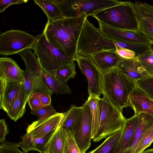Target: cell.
I'll return each instance as SVG.
<instances>
[{"mask_svg": "<svg viewBox=\"0 0 153 153\" xmlns=\"http://www.w3.org/2000/svg\"><path fill=\"white\" fill-rule=\"evenodd\" d=\"M87 17L85 14L77 17L48 21L43 33L52 45L74 61L77 56L79 38Z\"/></svg>", "mask_w": 153, "mask_h": 153, "instance_id": "obj_1", "label": "cell"}, {"mask_svg": "<svg viewBox=\"0 0 153 153\" xmlns=\"http://www.w3.org/2000/svg\"><path fill=\"white\" fill-rule=\"evenodd\" d=\"M136 86L135 82L122 74L117 68L102 73V94L122 112L124 108L130 106V96Z\"/></svg>", "mask_w": 153, "mask_h": 153, "instance_id": "obj_2", "label": "cell"}, {"mask_svg": "<svg viewBox=\"0 0 153 153\" xmlns=\"http://www.w3.org/2000/svg\"><path fill=\"white\" fill-rule=\"evenodd\" d=\"M92 16L98 21L112 27L140 33L134 3L132 2L123 1Z\"/></svg>", "mask_w": 153, "mask_h": 153, "instance_id": "obj_3", "label": "cell"}, {"mask_svg": "<svg viewBox=\"0 0 153 153\" xmlns=\"http://www.w3.org/2000/svg\"><path fill=\"white\" fill-rule=\"evenodd\" d=\"M120 41L104 35L86 19L78 40L77 56H91L101 52L120 48Z\"/></svg>", "mask_w": 153, "mask_h": 153, "instance_id": "obj_4", "label": "cell"}, {"mask_svg": "<svg viewBox=\"0 0 153 153\" xmlns=\"http://www.w3.org/2000/svg\"><path fill=\"white\" fill-rule=\"evenodd\" d=\"M99 104L98 126L96 134L92 139L95 142L122 130L126 120L122 112L114 106L105 97L99 98Z\"/></svg>", "mask_w": 153, "mask_h": 153, "instance_id": "obj_5", "label": "cell"}, {"mask_svg": "<svg viewBox=\"0 0 153 153\" xmlns=\"http://www.w3.org/2000/svg\"><path fill=\"white\" fill-rule=\"evenodd\" d=\"M36 36L37 41L32 49L41 66L45 70L52 73L74 62L52 45L43 33Z\"/></svg>", "mask_w": 153, "mask_h": 153, "instance_id": "obj_6", "label": "cell"}, {"mask_svg": "<svg viewBox=\"0 0 153 153\" xmlns=\"http://www.w3.org/2000/svg\"><path fill=\"white\" fill-rule=\"evenodd\" d=\"M64 18L88 16L123 1L116 0H56Z\"/></svg>", "mask_w": 153, "mask_h": 153, "instance_id": "obj_7", "label": "cell"}, {"mask_svg": "<svg viewBox=\"0 0 153 153\" xmlns=\"http://www.w3.org/2000/svg\"><path fill=\"white\" fill-rule=\"evenodd\" d=\"M37 37L18 30L7 31L0 35V54L13 55L28 49H32Z\"/></svg>", "mask_w": 153, "mask_h": 153, "instance_id": "obj_8", "label": "cell"}, {"mask_svg": "<svg viewBox=\"0 0 153 153\" xmlns=\"http://www.w3.org/2000/svg\"><path fill=\"white\" fill-rule=\"evenodd\" d=\"M24 62L26 66L24 71L25 104L33 93L41 92L51 95L53 94V92L44 81L42 74V67L37 58L34 56H30L26 58Z\"/></svg>", "mask_w": 153, "mask_h": 153, "instance_id": "obj_9", "label": "cell"}, {"mask_svg": "<svg viewBox=\"0 0 153 153\" xmlns=\"http://www.w3.org/2000/svg\"><path fill=\"white\" fill-rule=\"evenodd\" d=\"M82 107L74 136L81 153H85L91 146L92 139V119L91 109L87 101Z\"/></svg>", "mask_w": 153, "mask_h": 153, "instance_id": "obj_10", "label": "cell"}, {"mask_svg": "<svg viewBox=\"0 0 153 153\" xmlns=\"http://www.w3.org/2000/svg\"><path fill=\"white\" fill-rule=\"evenodd\" d=\"M76 61L82 72L87 79L89 96L100 98L102 93L101 84L102 73L90 56H77Z\"/></svg>", "mask_w": 153, "mask_h": 153, "instance_id": "obj_11", "label": "cell"}, {"mask_svg": "<svg viewBox=\"0 0 153 153\" xmlns=\"http://www.w3.org/2000/svg\"><path fill=\"white\" fill-rule=\"evenodd\" d=\"M99 29L105 36L114 40L136 44L152 45L153 42L142 33L121 30L99 22Z\"/></svg>", "mask_w": 153, "mask_h": 153, "instance_id": "obj_12", "label": "cell"}, {"mask_svg": "<svg viewBox=\"0 0 153 153\" xmlns=\"http://www.w3.org/2000/svg\"><path fill=\"white\" fill-rule=\"evenodd\" d=\"M134 5L140 33L153 42V6L137 1L135 2Z\"/></svg>", "mask_w": 153, "mask_h": 153, "instance_id": "obj_13", "label": "cell"}, {"mask_svg": "<svg viewBox=\"0 0 153 153\" xmlns=\"http://www.w3.org/2000/svg\"><path fill=\"white\" fill-rule=\"evenodd\" d=\"M64 114V113L57 112L44 120L34 121L28 125L26 133L34 138L44 137L57 128Z\"/></svg>", "mask_w": 153, "mask_h": 153, "instance_id": "obj_14", "label": "cell"}, {"mask_svg": "<svg viewBox=\"0 0 153 153\" xmlns=\"http://www.w3.org/2000/svg\"><path fill=\"white\" fill-rule=\"evenodd\" d=\"M117 68L122 74L135 82L150 76L143 68L136 56L132 58H122Z\"/></svg>", "mask_w": 153, "mask_h": 153, "instance_id": "obj_15", "label": "cell"}, {"mask_svg": "<svg viewBox=\"0 0 153 153\" xmlns=\"http://www.w3.org/2000/svg\"><path fill=\"white\" fill-rule=\"evenodd\" d=\"M24 84L0 78V108L6 112L19 93Z\"/></svg>", "mask_w": 153, "mask_h": 153, "instance_id": "obj_16", "label": "cell"}, {"mask_svg": "<svg viewBox=\"0 0 153 153\" xmlns=\"http://www.w3.org/2000/svg\"><path fill=\"white\" fill-rule=\"evenodd\" d=\"M129 102L134 114L144 113L153 116V100L137 85L130 96Z\"/></svg>", "mask_w": 153, "mask_h": 153, "instance_id": "obj_17", "label": "cell"}, {"mask_svg": "<svg viewBox=\"0 0 153 153\" xmlns=\"http://www.w3.org/2000/svg\"><path fill=\"white\" fill-rule=\"evenodd\" d=\"M0 78L7 81L17 82L24 84V71L12 59L7 57H1Z\"/></svg>", "mask_w": 153, "mask_h": 153, "instance_id": "obj_18", "label": "cell"}, {"mask_svg": "<svg viewBox=\"0 0 153 153\" xmlns=\"http://www.w3.org/2000/svg\"><path fill=\"white\" fill-rule=\"evenodd\" d=\"M153 125V116L142 113L138 115L137 123L126 153H134L146 130Z\"/></svg>", "mask_w": 153, "mask_h": 153, "instance_id": "obj_19", "label": "cell"}, {"mask_svg": "<svg viewBox=\"0 0 153 153\" xmlns=\"http://www.w3.org/2000/svg\"><path fill=\"white\" fill-rule=\"evenodd\" d=\"M97 67L103 73L117 68L122 58L114 51H104L90 56Z\"/></svg>", "mask_w": 153, "mask_h": 153, "instance_id": "obj_20", "label": "cell"}, {"mask_svg": "<svg viewBox=\"0 0 153 153\" xmlns=\"http://www.w3.org/2000/svg\"><path fill=\"white\" fill-rule=\"evenodd\" d=\"M138 115L126 119L121 138L113 153H126L137 123Z\"/></svg>", "mask_w": 153, "mask_h": 153, "instance_id": "obj_21", "label": "cell"}, {"mask_svg": "<svg viewBox=\"0 0 153 153\" xmlns=\"http://www.w3.org/2000/svg\"><path fill=\"white\" fill-rule=\"evenodd\" d=\"M54 130L51 132L41 138H34L29 135L26 133L21 137V140L17 143L22 152L27 153L32 150L44 153L45 145L51 136Z\"/></svg>", "mask_w": 153, "mask_h": 153, "instance_id": "obj_22", "label": "cell"}, {"mask_svg": "<svg viewBox=\"0 0 153 153\" xmlns=\"http://www.w3.org/2000/svg\"><path fill=\"white\" fill-rule=\"evenodd\" d=\"M67 136L66 132L58 126L45 145L44 153H63Z\"/></svg>", "mask_w": 153, "mask_h": 153, "instance_id": "obj_23", "label": "cell"}, {"mask_svg": "<svg viewBox=\"0 0 153 153\" xmlns=\"http://www.w3.org/2000/svg\"><path fill=\"white\" fill-rule=\"evenodd\" d=\"M82 110V106L78 107L72 105L69 110L64 113V116L58 126L74 135Z\"/></svg>", "mask_w": 153, "mask_h": 153, "instance_id": "obj_24", "label": "cell"}, {"mask_svg": "<svg viewBox=\"0 0 153 153\" xmlns=\"http://www.w3.org/2000/svg\"><path fill=\"white\" fill-rule=\"evenodd\" d=\"M42 74L46 85L56 94H70L71 93L67 83L62 82L54 74L42 67Z\"/></svg>", "mask_w": 153, "mask_h": 153, "instance_id": "obj_25", "label": "cell"}, {"mask_svg": "<svg viewBox=\"0 0 153 153\" xmlns=\"http://www.w3.org/2000/svg\"><path fill=\"white\" fill-rule=\"evenodd\" d=\"M25 90L23 85L19 94L6 112L11 120L16 122L21 118L25 111Z\"/></svg>", "mask_w": 153, "mask_h": 153, "instance_id": "obj_26", "label": "cell"}, {"mask_svg": "<svg viewBox=\"0 0 153 153\" xmlns=\"http://www.w3.org/2000/svg\"><path fill=\"white\" fill-rule=\"evenodd\" d=\"M47 16L48 21H54L64 18L56 0H34Z\"/></svg>", "mask_w": 153, "mask_h": 153, "instance_id": "obj_27", "label": "cell"}, {"mask_svg": "<svg viewBox=\"0 0 153 153\" xmlns=\"http://www.w3.org/2000/svg\"><path fill=\"white\" fill-rule=\"evenodd\" d=\"M122 130L108 136L96 149L87 153H113L121 138Z\"/></svg>", "mask_w": 153, "mask_h": 153, "instance_id": "obj_28", "label": "cell"}, {"mask_svg": "<svg viewBox=\"0 0 153 153\" xmlns=\"http://www.w3.org/2000/svg\"><path fill=\"white\" fill-rule=\"evenodd\" d=\"M54 74L62 82L67 83L76 75L75 64L74 62L64 65L56 71L51 73Z\"/></svg>", "mask_w": 153, "mask_h": 153, "instance_id": "obj_29", "label": "cell"}, {"mask_svg": "<svg viewBox=\"0 0 153 153\" xmlns=\"http://www.w3.org/2000/svg\"><path fill=\"white\" fill-rule=\"evenodd\" d=\"M100 98L90 96H89L87 100L90 107L92 117V139L96 134L98 126L99 117V100Z\"/></svg>", "mask_w": 153, "mask_h": 153, "instance_id": "obj_30", "label": "cell"}, {"mask_svg": "<svg viewBox=\"0 0 153 153\" xmlns=\"http://www.w3.org/2000/svg\"><path fill=\"white\" fill-rule=\"evenodd\" d=\"M139 62L150 76H153V51H147L136 56Z\"/></svg>", "mask_w": 153, "mask_h": 153, "instance_id": "obj_31", "label": "cell"}, {"mask_svg": "<svg viewBox=\"0 0 153 153\" xmlns=\"http://www.w3.org/2000/svg\"><path fill=\"white\" fill-rule=\"evenodd\" d=\"M153 142V125L146 131L138 143L134 153H141Z\"/></svg>", "mask_w": 153, "mask_h": 153, "instance_id": "obj_32", "label": "cell"}, {"mask_svg": "<svg viewBox=\"0 0 153 153\" xmlns=\"http://www.w3.org/2000/svg\"><path fill=\"white\" fill-rule=\"evenodd\" d=\"M137 86L153 100V76L136 82Z\"/></svg>", "mask_w": 153, "mask_h": 153, "instance_id": "obj_33", "label": "cell"}, {"mask_svg": "<svg viewBox=\"0 0 153 153\" xmlns=\"http://www.w3.org/2000/svg\"><path fill=\"white\" fill-rule=\"evenodd\" d=\"M57 112L51 104L36 111L31 110L30 113L36 115L37 117V120L40 121L46 119Z\"/></svg>", "mask_w": 153, "mask_h": 153, "instance_id": "obj_34", "label": "cell"}, {"mask_svg": "<svg viewBox=\"0 0 153 153\" xmlns=\"http://www.w3.org/2000/svg\"><path fill=\"white\" fill-rule=\"evenodd\" d=\"M63 153H81L74 135L67 132Z\"/></svg>", "mask_w": 153, "mask_h": 153, "instance_id": "obj_35", "label": "cell"}, {"mask_svg": "<svg viewBox=\"0 0 153 153\" xmlns=\"http://www.w3.org/2000/svg\"><path fill=\"white\" fill-rule=\"evenodd\" d=\"M0 153H24L20 149L17 143L5 142L0 146Z\"/></svg>", "mask_w": 153, "mask_h": 153, "instance_id": "obj_36", "label": "cell"}, {"mask_svg": "<svg viewBox=\"0 0 153 153\" xmlns=\"http://www.w3.org/2000/svg\"><path fill=\"white\" fill-rule=\"evenodd\" d=\"M27 102L31 110L36 111L44 107L39 98L33 94L30 96Z\"/></svg>", "mask_w": 153, "mask_h": 153, "instance_id": "obj_37", "label": "cell"}, {"mask_svg": "<svg viewBox=\"0 0 153 153\" xmlns=\"http://www.w3.org/2000/svg\"><path fill=\"white\" fill-rule=\"evenodd\" d=\"M27 0H0V13L3 12L9 6L13 4H20L27 3Z\"/></svg>", "mask_w": 153, "mask_h": 153, "instance_id": "obj_38", "label": "cell"}, {"mask_svg": "<svg viewBox=\"0 0 153 153\" xmlns=\"http://www.w3.org/2000/svg\"><path fill=\"white\" fill-rule=\"evenodd\" d=\"M115 52L122 58L130 59L136 56L134 52L124 48L117 49Z\"/></svg>", "mask_w": 153, "mask_h": 153, "instance_id": "obj_39", "label": "cell"}, {"mask_svg": "<svg viewBox=\"0 0 153 153\" xmlns=\"http://www.w3.org/2000/svg\"><path fill=\"white\" fill-rule=\"evenodd\" d=\"M33 94L39 98L44 107L51 105V95L41 92L35 93Z\"/></svg>", "mask_w": 153, "mask_h": 153, "instance_id": "obj_40", "label": "cell"}, {"mask_svg": "<svg viewBox=\"0 0 153 153\" xmlns=\"http://www.w3.org/2000/svg\"><path fill=\"white\" fill-rule=\"evenodd\" d=\"M7 124L4 119L0 120V142L1 143L4 142L5 137L8 134Z\"/></svg>", "mask_w": 153, "mask_h": 153, "instance_id": "obj_41", "label": "cell"}, {"mask_svg": "<svg viewBox=\"0 0 153 153\" xmlns=\"http://www.w3.org/2000/svg\"><path fill=\"white\" fill-rule=\"evenodd\" d=\"M141 153H153V149L144 151Z\"/></svg>", "mask_w": 153, "mask_h": 153, "instance_id": "obj_42", "label": "cell"}, {"mask_svg": "<svg viewBox=\"0 0 153 153\" xmlns=\"http://www.w3.org/2000/svg\"><path fill=\"white\" fill-rule=\"evenodd\" d=\"M152 50H153V49H152Z\"/></svg>", "mask_w": 153, "mask_h": 153, "instance_id": "obj_43", "label": "cell"}]
</instances>
